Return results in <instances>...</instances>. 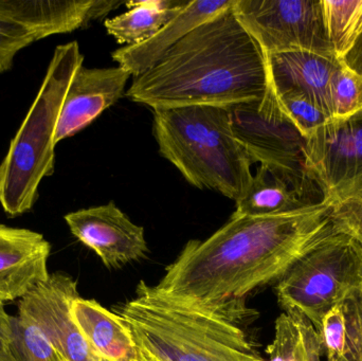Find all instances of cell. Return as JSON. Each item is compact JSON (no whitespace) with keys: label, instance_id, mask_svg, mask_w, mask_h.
<instances>
[{"label":"cell","instance_id":"cell-18","mask_svg":"<svg viewBox=\"0 0 362 361\" xmlns=\"http://www.w3.org/2000/svg\"><path fill=\"white\" fill-rule=\"evenodd\" d=\"M72 319L95 355L105 361H139V348L124 320L95 300L72 302Z\"/></svg>","mask_w":362,"mask_h":361},{"label":"cell","instance_id":"cell-27","mask_svg":"<svg viewBox=\"0 0 362 361\" xmlns=\"http://www.w3.org/2000/svg\"><path fill=\"white\" fill-rule=\"evenodd\" d=\"M331 220L336 230L352 237L362 247V194L334 205Z\"/></svg>","mask_w":362,"mask_h":361},{"label":"cell","instance_id":"cell-32","mask_svg":"<svg viewBox=\"0 0 362 361\" xmlns=\"http://www.w3.org/2000/svg\"><path fill=\"white\" fill-rule=\"evenodd\" d=\"M57 361H66V360H64L63 358H62L61 356H59V354H57Z\"/></svg>","mask_w":362,"mask_h":361},{"label":"cell","instance_id":"cell-8","mask_svg":"<svg viewBox=\"0 0 362 361\" xmlns=\"http://www.w3.org/2000/svg\"><path fill=\"white\" fill-rule=\"evenodd\" d=\"M304 167L332 206L362 194V110L331 119L305 139Z\"/></svg>","mask_w":362,"mask_h":361},{"label":"cell","instance_id":"cell-30","mask_svg":"<svg viewBox=\"0 0 362 361\" xmlns=\"http://www.w3.org/2000/svg\"><path fill=\"white\" fill-rule=\"evenodd\" d=\"M339 61L344 67L362 78V33Z\"/></svg>","mask_w":362,"mask_h":361},{"label":"cell","instance_id":"cell-5","mask_svg":"<svg viewBox=\"0 0 362 361\" xmlns=\"http://www.w3.org/2000/svg\"><path fill=\"white\" fill-rule=\"evenodd\" d=\"M83 61L78 42L55 48L40 91L0 165V205L12 218L32 209L40 182L54 172L62 107Z\"/></svg>","mask_w":362,"mask_h":361},{"label":"cell","instance_id":"cell-16","mask_svg":"<svg viewBox=\"0 0 362 361\" xmlns=\"http://www.w3.org/2000/svg\"><path fill=\"white\" fill-rule=\"evenodd\" d=\"M235 0H195L174 17L152 38L136 45L124 46L112 52L119 67L137 78L156 65L178 42L198 25L232 8Z\"/></svg>","mask_w":362,"mask_h":361},{"label":"cell","instance_id":"cell-33","mask_svg":"<svg viewBox=\"0 0 362 361\" xmlns=\"http://www.w3.org/2000/svg\"><path fill=\"white\" fill-rule=\"evenodd\" d=\"M0 361H4V360H2L1 358H0Z\"/></svg>","mask_w":362,"mask_h":361},{"label":"cell","instance_id":"cell-10","mask_svg":"<svg viewBox=\"0 0 362 361\" xmlns=\"http://www.w3.org/2000/svg\"><path fill=\"white\" fill-rule=\"evenodd\" d=\"M80 295L76 282L55 273L18 302V315L35 326L66 361H100L71 317V304Z\"/></svg>","mask_w":362,"mask_h":361},{"label":"cell","instance_id":"cell-15","mask_svg":"<svg viewBox=\"0 0 362 361\" xmlns=\"http://www.w3.org/2000/svg\"><path fill=\"white\" fill-rule=\"evenodd\" d=\"M50 251L40 233L0 224V302L21 300L48 279Z\"/></svg>","mask_w":362,"mask_h":361},{"label":"cell","instance_id":"cell-4","mask_svg":"<svg viewBox=\"0 0 362 361\" xmlns=\"http://www.w3.org/2000/svg\"><path fill=\"white\" fill-rule=\"evenodd\" d=\"M118 315L157 361H266L240 324L169 300L144 282Z\"/></svg>","mask_w":362,"mask_h":361},{"label":"cell","instance_id":"cell-31","mask_svg":"<svg viewBox=\"0 0 362 361\" xmlns=\"http://www.w3.org/2000/svg\"><path fill=\"white\" fill-rule=\"evenodd\" d=\"M139 361H157V360H155V358H153L152 356L150 355V354L146 353V352L142 351V350H140Z\"/></svg>","mask_w":362,"mask_h":361},{"label":"cell","instance_id":"cell-28","mask_svg":"<svg viewBox=\"0 0 362 361\" xmlns=\"http://www.w3.org/2000/svg\"><path fill=\"white\" fill-rule=\"evenodd\" d=\"M348 320V349L342 361H362V290L344 302Z\"/></svg>","mask_w":362,"mask_h":361},{"label":"cell","instance_id":"cell-7","mask_svg":"<svg viewBox=\"0 0 362 361\" xmlns=\"http://www.w3.org/2000/svg\"><path fill=\"white\" fill-rule=\"evenodd\" d=\"M232 10L266 55L295 50L335 54L322 0H235Z\"/></svg>","mask_w":362,"mask_h":361},{"label":"cell","instance_id":"cell-6","mask_svg":"<svg viewBox=\"0 0 362 361\" xmlns=\"http://www.w3.org/2000/svg\"><path fill=\"white\" fill-rule=\"evenodd\" d=\"M362 290V247L334 231L276 282L284 313L299 314L318 330L323 316Z\"/></svg>","mask_w":362,"mask_h":361},{"label":"cell","instance_id":"cell-29","mask_svg":"<svg viewBox=\"0 0 362 361\" xmlns=\"http://www.w3.org/2000/svg\"><path fill=\"white\" fill-rule=\"evenodd\" d=\"M13 317L0 302V358L4 361H16L13 354Z\"/></svg>","mask_w":362,"mask_h":361},{"label":"cell","instance_id":"cell-1","mask_svg":"<svg viewBox=\"0 0 362 361\" xmlns=\"http://www.w3.org/2000/svg\"><path fill=\"white\" fill-rule=\"evenodd\" d=\"M327 201L287 213L231 216L206 241L192 239L155 290L180 304L227 318H251L245 298L278 282L335 231Z\"/></svg>","mask_w":362,"mask_h":361},{"label":"cell","instance_id":"cell-26","mask_svg":"<svg viewBox=\"0 0 362 361\" xmlns=\"http://www.w3.org/2000/svg\"><path fill=\"white\" fill-rule=\"evenodd\" d=\"M35 42L30 32L0 14V73L12 68L19 51Z\"/></svg>","mask_w":362,"mask_h":361},{"label":"cell","instance_id":"cell-13","mask_svg":"<svg viewBox=\"0 0 362 361\" xmlns=\"http://www.w3.org/2000/svg\"><path fill=\"white\" fill-rule=\"evenodd\" d=\"M122 4L115 0H0V14L27 30L37 42L86 27Z\"/></svg>","mask_w":362,"mask_h":361},{"label":"cell","instance_id":"cell-14","mask_svg":"<svg viewBox=\"0 0 362 361\" xmlns=\"http://www.w3.org/2000/svg\"><path fill=\"white\" fill-rule=\"evenodd\" d=\"M322 201L320 189L305 171L259 165L248 190L235 201L232 216L276 215Z\"/></svg>","mask_w":362,"mask_h":361},{"label":"cell","instance_id":"cell-9","mask_svg":"<svg viewBox=\"0 0 362 361\" xmlns=\"http://www.w3.org/2000/svg\"><path fill=\"white\" fill-rule=\"evenodd\" d=\"M228 108L234 135L252 163L305 171V138L283 114L269 83L263 99Z\"/></svg>","mask_w":362,"mask_h":361},{"label":"cell","instance_id":"cell-11","mask_svg":"<svg viewBox=\"0 0 362 361\" xmlns=\"http://www.w3.org/2000/svg\"><path fill=\"white\" fill-rule=\"evenodd\" d=\"M65 220L72 235L107 268H120L148 256L144 227L134 224L114 201L71 212Z\"/></svg>","mask_w":362,"mask_h":361},{"label":"cell","instance_id":"cell-21","mask_svg":"<svg viewBox=\"0 0 362 361\" xmlns=\"http://www.w3.org/2000/svg\"><path fill=\"white\" fill-rule=\"evenodd\" d=\"M332 49L341 59L362 33V0H322Z\"/></svg>","mask_w":362,"mask_h":361},{"label":"cell","instance_id":"cell-23","mask_svg":"<svg viewBox=\"0 0 362 361\" xmlns=\"http://www.w3.org/2000/svg\"><path fill=\"white\" fill-rule=\"evenodd\" d=\"M13 354L16 361H57V353L44 335L23 316L13 317Z\"/></svg>","mask_w":362,"mask_h":361},{"label":"cell","instance_id":"cell-24","mask_svg":"<svg viewBox=\"0 0 362 361\" xmlns=\"http://www.w3.org/2000/svg\"><path fill=\"white\" fill-rule=\"evenodd\" d=\"M329 106L333 118L350 116L362 110V78L342 64L329 82Z\"/></svg>","mask_w":362,"mask_h":361},{"label":"cell","instance_id":"cell-22","mask_svg":"<svg viewBox=\"0 0 362 361\" xmlns=\"http://www.w3.org/2000/svg\"><path fill=\"white\" fill-rule=\"evenodd\" d=\"M272 90L283 114L305 139L333 119L331 114L303 93L291 90L276 91L274 88Z\"/></svg>","mask_w":362,"mask_h":361},{"label":"cell","instance_id":"cell-19","mask_svg":"<svg viewBox=\"0 0 362 361\" xmlns=\"http://www.w3.org/2000/svg\"><path fill=\"white\" fill-rule=\"evenodd\" d=\"M189 4V0L129 1L127 12L106 19L104 25L119 44L136 46L152 38Z\"/></svg>","mask_w":362,"mask_h":361},{"label":"cell","instance_id":"cell-2","mask_svg":"<svg viewBox=\"0 0 362 361\" xmlns=\"http://www.w3.org/2000/svg\"><path fill=\"white\" fill-rule=\"evenodd\" d=\"M268 83L265 53L230 8L198 25L134 78L127 95L153 110L230 107L263 99Z\"/></svg>","mask_w":362,"mask_h":361},{"label":"cell","instance_id":"cell-20","mask_svg":"<svg viewBox=\"0 0 362 361\" xmlns=\"http://www.w3.org/2000/svg\"><path fill=\"white\" fill-rule=\"evenodd\" d=\"M267 361H322L318 332L310 320L299 314L282 313L276 321Z\"/></svg>","mask_w":362,"mask_h":361},{"label":"cell","instance_id":"cell-12","mask_svg":"<svg viewBox=\"0 0 362 361\" xmlns=\"http://www.w3.org/2000/svg\"><path fill=\"white\" fill-rule=\"evenodd\" d=\"M131 74L121 67L87 68L76 70L55 133V143L72 137L88 126L102 112L124 95Z\"/></svg>","mask_w":362,"mask_h":361},{"label":"cell","instance_id":"cell-34","mask_svg":"<svg viewBox=\"0 0 362 361\" xmlns=\"http://www.w3.org/2000/svg\"><path fill=\"white\" fill-rule=\"evenodd\" d=\"M100 361H105V360H100Z\"/></svg>","mask_w":362,"mask_h":361},{"label":"cell","instance_id":"cell-17","mask_svg":"<svg viewBox=\"0 0 362 361\" xmlns=\"http://www.w3.org/2000/svg\"><path fill=\"white\" fill-rule=\"evenodd\" d=\"M266 61L268 80L274 90L303 93L332 116L329 82L341 66L335 54L295 50L266 55Z\"/></svg>","mask_w":362,"mask_h":361},{"label":"cell","instance_id":"cell-25","mask_svg":"<svg viewBox=\"0 0 362 361\" xmlns=\"http://www.w3.org/2000/svg\"><path fill=\"white\" fill-rule=\"evenodd\" d=\"M317 332L325 360H344L348 349V320L344 303L333 307L323 316Z\"/></svg>","mask_w":362,"mask_h":361},{"label":"cell","instance_id":"cell-3","mask_svg":"<svg viewBox=\"0 0 362 361\" xmlns=\"http://www.w3.org/2000/svg\"><path fill=\"white\" fill-rule=\"evenodd\" d=\"M153 116L159 153L189 184L234 201L244 196L252 182V161L234 135L229 108H161Z\"/></svg>","mask_w":362,"mask_h":361}]
</instances>
